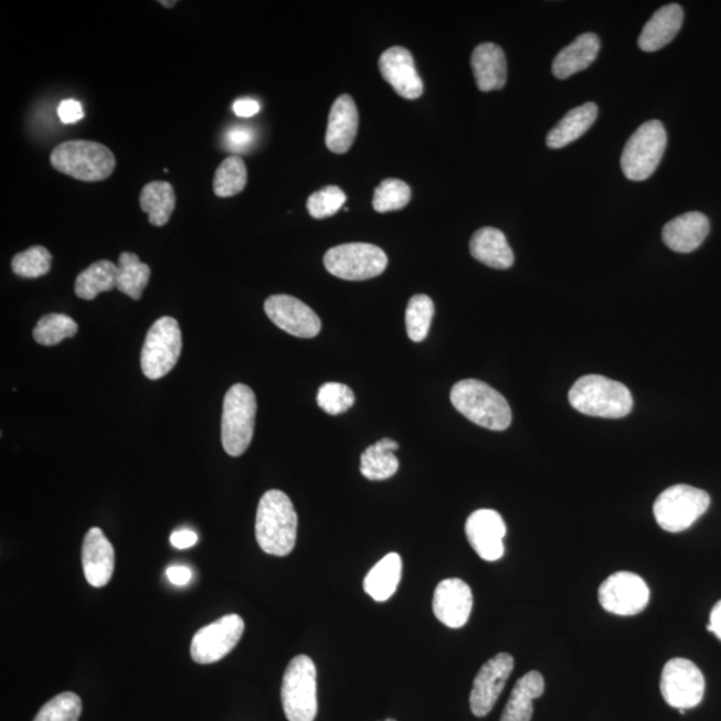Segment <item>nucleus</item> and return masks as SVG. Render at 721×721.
Returning <instances> with one entry per match:
<instances>
[{
	"label": "nucleus",
	"mask_w": 721,
	"mask_h": 721,
	"mask_svg": "<svg viewBox=\"0 0 721 721\" xmlns=\"http://www.w3.org/2000/svg\"><path fill=\"white\" fill-rule=\"evenodd\" d=\"M298 516L289 496L272 489L261 497L255 517V538L267 554L285 558L295 550Z\"/></svg>",
	"instance_id": "1"
},
{
	"label": "nucleus",
	"mask_w": 721,
	"mask_h": 721,
	"mask_svg": "<svg viewBox=\"0 0 721 721\" xmlns=\"http://www.w3.org/2000/svg\"><path fill=\"white\" fill-rule=\"evenodd\" d=\"M452 405L471 423L501 432L512 423V411L503 395L478 380H463L452 388Z\"/></svg>",
	"instance_id": "2"
},
{
	"label": "nucleus",
	"mask_w": 721,
	"mask_h": 721,
	"mask_svg": "<svg viewBox=\"0 0 721 721\" xmlns=\"http://www.w3.org/2000/svg\"><path fill=\"white\" fill-rule=\"evenodd\" d=\"M568 399L574 410L592 417L623 418L634 407L627 386L597 374L584 375L574 382Z\"/></svg>",
	"instance_id": "3"
},
{
	"label": "nucleus",
	"mask_w": 721,
	"mask_h": 721,
	"mask_svg": "<svg viewBox=\"0 0 721 721\" xmlns=\"http://www.w3.org/2000/svg\"><path fill=\"white\" fill-rule=\"evenodd\" d=\"M50 162L63 174L85 182L107 180L117 165L110 149L91 140H68L57 145L51 152Z\"/></svg>",
	"instance_id": "4"
},
{
	"label": "nucleus",
	"mask_w": 721,
	"mask_h": 721,
	"mask_svg": "<svg viewBox=\"0 0 721 721\" xmlns=\"http://www.w3.org/2000/svg\"><path fill=\"white\" fill-rule=\"evenodd\" d=\"M257 399L251 388L235 384L223 400L222 445L229 456L244 455L254 435Z\"/></svg>",
	"instance_id": "5"
},
{
	"label": "nucleus",
	"mask_w": 721,
	"mask_h": 721,
	"mask_svg": "<svg viewBox=\"0 0 721 721\" xmlns=\"http://www.w3.org/2000/svg\"><path fill=\"white\" fill-rule=\"evenodd\" d=\"M280 699L289 721H315L318 712L317 668L309 656L298 655L287 666Z\"/></svg>",
	"instance_id": "6"
},
{
	"label": "nucleus",
	"mask_w": 721,
	"mask_h": 721,
	"mask_svg": "<svg viewBox=\"0 0 721 721\" xmlns=\"http://www.w3.org/2000/svg\"><path fill=\"white\" fill-rule=\"evenodd\" d=\"M711 497L689 485H674L657 497L654 515L657 524L667 532L686 531L710 508Z\"/></svg>",
	"instance_id": "7"
},
{
	"label": "nucleus",
	"mask_w": 721,
	"mask_h": 721,
	"mask_svg": "<svg viewBox=\"0 0 721 721\" xmlns=\"http://www.w3.org/2000/svg\"><path fill=\"white\" fill-rule=\"evenodd\" d=\"M667 148V131L660 120H648L625 144L622 156L624 176L630 181H646L661 162Z\"/></svg>",
	"instance_id": "8"
},
{
	"label": "nucleus",
	"mask_w": 721,
	"mask_h": 721,
	"mask_svg": "<svg viewBox=\"0 0 721 721\" xmlns=\"http://www.w3.org/2000/svg\"><path fill=\"white\" fill-rule=\"evenodd\" d=\"M182 352L180 324L172 317H161L152 325L144 343L140 365L149 380H159L177 365Z\"/></svg>",
	"instance_id": "9"
},
{
	"label": "nucleus",
	"mask_w": 721,
	"mask_h": 721,
	"mask_svg": "<svg viewBox=\"0 0 721 721\" xmlns=\"http://www.w3.org/2000/svg\"><path fill=\"white\" fill-rule=\"evenodd\" d=\"M324 265L331 276L347 280H365L381 276L388 266V257L379 246L370 244H344L325 254Z\"/></svg>",
	"instance_id": "10"
},
{
	"label": "nucleus",
	"mask_w": 721,
	"mask_h": 721,
	"mask_svg": "<svg viewBox=\"0 0 721 721\" xmlns=\"http://www.w3.org/2000/svg\"><path fill=\"white\" fill-rule=\"evenodd\" d=\"M660 691L668 706L679 711L691 710L704 698V675L691 660L676 657L662 668Z\"/></svg>",
	"instance_id": "11"
},
{
	"label": "nucleus",
	"mask_w": 721,
	"mask_h": 721,
	"mask_svg": "<svg viewBox=\"0 0 721 721\" xmlns=\"http://www.w3.org/2000/svg\"><path fill=\"white\" fill-rule=\"evenodd\" d=\"M245 632L244 618L226 615L197 632L190 655L197 665H213L237 647Z\"/></svg>",
	"instance_id": "12"
},
{
	"label": "nucleus",
	"mask_w": 721,
	"mask_h": 721,
	"mask_svg": "<svg viewBox=\"0 0 721 721\" xmlns=\"http://www.w3.org/2000/svg\"><path fill=\"white\" fill-rule=\"evenodd\" d=\"M649 589L639 574L617 572L600 585L598 602L609 614L635 616L647 608Z\"/></svg>",
	"instance_id": "13"
},
{
	"label": "nucleus",
	"mask_w": 721,
	"mask_h": 721,
	"mask_svg": "<svg viewBox=\"0 0 721 721\" xmlns=\"http://www.w3.org/2000/svg\"><path fill=\"white\" fill-rule=\"evenodd\" d=\"M515 668L512 655L502 653L485 662L478 671L470 692V710L484 718L494 710Z\"/></svg>",
	"instance_id": "14"
},
{
	"label": "nucleus",
	"mask_w": 721,
	"mask_h": 721,
	"mask_svg": "<svg viewBox=\"0 0 721 721\" xmlns=\"http://www.w3.org/2000/svg\"><path fill=\"white\" fill-rule=\"evenodd\" d=\"M265 312L279 329L299 338H312L321 331L320 317L298 298L277 295L265 301Z\"/></svg>",
	"instance_id": "15"
},
{
	"label": "nucleus",
	"mask_w": 721,
	"mask_h": 721,
	"mask_svg": "<svg viewBox=\"0 0 721 721\" xmlns=\"http://www.w3.org/2000/svg\"><path fill=\"white\" fill-rule=\"evenodd\" d=\"M465 533L475 552L485 561H497L503 556L507 534L506 521L494 509H478L468 517Z\"/></svg>",
	"instance_id": "16"
},
{
	"label": "nucleus",
	"mask_w": 721,
	"mask_h": 721,
	"mask_svg": "<svg viewBox=\"0 0 721 721\" xmlns=\"http://www.w3.org/2000/svg\"><path fill=\"white\" fill-rule=\"evenodd\" d=\"M471 608L474 595L462 579H446L437 585L433 595V614L446 627L463 628L469 621Z\"/></svg>",
	"instance_id": "17"
},
{
	"label": "nucleus",
	"mask_w": 721,
	"mask_h": 721,
	"mask_svg": "<svg viewBox=\"0 0 721 721\" xmlns=\"http://www.w3.org/2000/svg\"><path fill=\"white\" fill-rule=\"evenodd\" d=\"M380 73L400 97L417 99L424 93V83L414 65L413 55L404 47H391L380 56Z\"/></svg>",
	"instance_id": "18"
},
{
	"label": "nucleus",
	"mask_w": 721,
	"mask_h": 721,
	"mask_svg": "<svg viewBox=\"0 0 721 721\" xmlns=\"http://www.w3.org/2000/svg\"><path fill=\"white\" fill-rule=\"evenodd\" d=\"M83 573L94 589H104L114 574L115 552L110 541L100 528H92L82 547Z\"/></svg>",
	"instance_id": "19"
},
{
	"label": "nucleus",
	"mask_w": 721,
	"mask_h": 721,
	"mask_svg": "<svg viewBox=\"0 0 721 721\" xmlns=\"http://www.w3.org/2000/svg\"><path fill=\"white\" fill-rule=\"evenodd\" d=\"M360 117L356 102L350 95H341L331 106L328 120L327 148L335 155H344L354 144L359 131Z\"/></svg>",
	"instance_id": "20"
},
{
	"label": "nucleus",
	"mask_w": 721,
	"mask_h": 721,
	"mask_svg": "<svg viewBox=\"0 0 721 721\" xmlns=\"http://www.w3.org/2000/svg\"><path fill=\"white\" fill-rule=\"evenodd\" d=\"M710 233V221L703 213L691 212L669 221L662 229V241L676 253H691L703 244Z\"/></svg>",
	"instance_id": "21"
},
{
	"label": "nucleus",
	"mask_w": 721,
	"mask_h": 721,
	"mask_svg": "<svg viewBox=\"0 0 721 721\" xmlns=\"http://www.w3.org/2000/svg\"><path fill=\"white\" fill-rule=\"evenodd\" d=\"M471 68L481 92L500 91L508 78L507 56L495 43H483L471 54Z\"/></svg>",
	"instance_id": "22"
},
{
	"label": "nucleus",
	"mask_w": 721,
	"mask_h": 721,
	"mask_svg": "<svg viewBox=\"0 0 721 721\" xmlns=\"http://www.w3.org/2000/svg\"><path fill=\"white\" fill-rule=\"evenodd\" d=\"M685 21V12L679 4H667L649 19L639 36V46L647 53L666 47L675 40Z\"/></svg>",
	"instance_id": "23"
},
{
	"label": "nucleus",
	"mask_w": 721,
	"mask_h": 721,
	"mask_svg": "<svg viewBox=\"0 0 721 721\" xmlns=\"http://www.w3.org/2000/svg\"><path fill=\"white\" fill-rule=\"evenodd\" d=\"M469 248L474 258L494 269L507 271L515 264L512 248L508 244L506 234L499 229L477 230L470 240Z\"/></svg>",
	"instance_id": "24"
},
{
	"label": "nucleus",
	"mask_w": 721,
	"mask_h": 721,
	"mask_svg": "<svg viewBox=\"0 0 721 721\" xmlns=\"http://www.w3.org/2000/svg\"><path fill=\"white\" fill-rule=\"evenodd\" d=\"M600 51V40L596 34L586 33L574 40L554 57L552 73L559 79L583 72L596 61Z\"/></svg>",
	"instance_id": "25"
},
{
	"label": "nucleus",
	"mask_w": 721,
	"mask_h": 721,
	"mask_svg": "<svg viewBox=\"0 0 721 721\" xmlns=\"http://www.w3.org/2000/svg\"><path fill=\"white\" fill-rule=\"evenodd\" d=\"M545 681L541 674L531 671L516 682L500 721H531L533 701L542 697Z\"/></svg>",
	"instance_id": "26"
},
{
	"label": "nucleus",
	"mask_w": 721,
	"mask_h": 721,
	"mask_svg": "<svg viewBox=\"0 0 721 721\" xmlns=\"http://www.w3.org/2000/svg\"><path fill=\"white\" fill-rule=\"evenodd\" d=\"M598 108L593 102L572 108L565 117L548 134L547 145L551 149H561L579 139L597 119Z\"/></svg>",
	"instance_id": "27"
},
{
	"label": "nucleus",
	"mask_w": 721,
	"mask_h": 721,
	"mask_svg": "<svg viewBox=\"0 0 721 721\" xmlns=\"http://www.w3.org/2000/svg\"><path fill=\"white\" fill-rule=\"evenodd\" d=\"M402 574V559L399 553H388L381 559L363 580V591L375 602L391 598L397 591Z\"/></svg>",
	"instance_id": "28"
},
{
	"label": "nucleus",
	"mask_w": 721,
	"mask_h": 721,
	"mask_svg": "<svg viewBox=\"0 0 721 721\" xmlns=\"http://www.w3.org/2000/svg\"><path fill=\"white\" fill-rule=\"evenodd\" d=\"M400 446L394 439L382 438L370 445L361 456V474L370 481H382L397 474L400 463L394 455Z\"/></svg>",
	"instance_id": "29"
},
{
	"label": "nucleus",
	"mask_w": 721,
	"mask_h": 721,
	"mask_svg": "<svg viewBox=\"0 0 721 721\" xmlns=\"http://www.w3.org/2000/svg\"><path fill=\"white\" fill-rule=\"evenodd\" d=\"M139 202L142 212L149 214L151 225L165 226L176 209L174 189L169 182H150L142 189Z\"/></svg>",
	"instance_id": "30"
},
{
	"label": "nucleus",
	"mask_w": 721,
	"mask_h": 721,
	"mask_svg": "<svg viewBox=\"0 0 721 721\" xmlns=\"http://www.w3.org/2000/svg\"><path fill=\"white\" fill-rule=\"evenodd\" d=\"M117 287V264L102 259L88 266L75 280V295L86 301Z\"/></svg>",
	"instance_id": "31"
},
{
	"label": "nucleus",
	"mask_w": 721,
	"mask_h": 721,
	"mask_svg": "<svg viewBox=\"0 0 721 721\" xmlns=\"http://www.w3.org/2000/svg\"><path fill=\"white\" fill-rule=\"evenodd\" d=\"M151 271L149 265L140 263L137 254L125 252L119 255L117 264V289L132 299H140L149 284Z\"/></svg>",
	"instance_id": "32"
},
{
	"label": "nucleus",
	"mask_w": 721,
	"mask_h": 721,
	"mask_svg": "<svg viewBox=\"0 0 721 721\" xmlns=\"http://www.w3.org/2000/svg\"><path fill=\"white\" fill-rule=\"evenodd\" d=\"M247 170L244 159L232 156L225 159L215 171L213 189L216 197L229 198L244 191Z\"/></svg>",
	"instance_id": "33"
},
{
	"label": "nucleus",
	"mask_w": 721,
	"mask_h": 721,
	"mask_svg": "<svg viewBox=\"0 0 721 721\" xmlns=\"http://www.w3.org/2000/svg\"><path fill=\"white\" fill-rule=\"evenodd\" d=\"M433 317H435V304L430 296L417 295L411 298L406 306L405 324L407 336L413 342L425 340L430 333Z\"/></svg>",
	"instance_id": "34"
},
{
	"label": "nucleus",
	"mask_w": 721,
	"mask_h": 721,
	"mask_svg": "<svg viewBox=\"0 0 721 721\" xmlns=\"http://www.w3.org/2000/svg\"><path fill=\"white\" fill-rule=\"evenodd\" d=\"M78 333V324L65 315H47L38 321L34 329V340L43 347H54L66 338Z\"/></svg>",
	"instance_id": "35"
},
{
	"label": "nucleus",
	"mask_w": 721,
	"mask_h": 721,
	"mask_svg": "<svg viewBox=\"0 0 721 721\" xmlns=\"http://www.w3.org/2000/svg\"><path fill=\"white\" fill-rule=\"evenodd\" d=\"M411 198L412 190L407 183L389 178L375 188L373 208L379 213L397 212L411 202Z\"/></svg>",
	"instance_id": "36"
},
{
	"label": "nucleus",
	"mask_w": 721,
	"mask_h": 721,
	"mask_svg": "<svg viewBox=\"0 0 721 721\" xmlns=\"http://www.w3.org/2000/svg\"><path fill=\"white\" fill-rule=\"evenodd\" d=\"M82 700L74 692H63L47 701L34 721H79Z\"/></svg>",
	"instance_id": "37"
},
{
	"label": "nucleus",
	"mask_w": 721,
	"mask_h": 721,
	"mask_svg": "<svg viewBox=\"0 0 721 721\" xmlns=\"http://www.w3.org/2000/svg\"><path fill=\"white\" fill-rule=\"evenodd\" d=\"M53 255L43 246H33L15 255L12 259V271L19 277L38 278L46 276L51 269Z\"/></svg>",
	"instance_id": "38"
},
{
	"label": "nucleus",
	"mask_w": 721,
	"mask_h": 721,
	"mask_svg": "<svg viewBox=\"0 0 721 721\" xmlns=\"http://www.w3.org/2000/svg\"><path fill=\"white\" fill-rule=\"evenodd\" d=\"M354 401L352 389L340 384V382H328L320 388L317 394L318 406L331 416L348 412L354 405Z\"/></svg>",
	"instance_id": "39"
},
{
	"label": "nucleus",
	"mask_w": 721,
	"mask_h": 721,
	"mask_svg": "<svg viewBox=\"0 0 721 721\" xmlns=\"http://www.w3.org/2000/svg\"><path fill=\"white\" fill-rule=\"evenodd\" d=\"M344 202H347V195L340 188L327 187L311 194L306 202V208L312 219L324 220L340 212Z\"/></svg>",
	"instance_id": "40"
},
{
	"label": "nucleus",
	"mask_w": 721,
	"mask_h": 721,
	"mask_svg": "<svg viewBox=\"0 0 721 721\" xmlns=\"http://www.w3.org/2000/svg\"><path fill=\"white\" fill-rule=\"evenodd\" d=\"M255 134L251 127L234 126L225 136L226 149L234 152H244L252 148Z\"/></svg>",
	"instance_id": "41"
},
{
	"label": "nucleus",
	"mask_w": 721,
	"mask_h": 721,
	"mask_svg": "<svg viewBox=\"0 0 721 721\" xmlns=\"http://www.w3.org/2000/svg\"><path fill=\"white\" fill-rule=\"evenodd\" d=\"M57 117H60L62 124L74 125L85 117V113H83L81 102L65 99L62 100L60 107H57Z\"/></svg>",
	"instance_id": "42"
},
{
	"label": "nucleus",
	"mask_w": 721,
	"mask_h": 721,
	"mask_svg": "<svg viewBox=\"0 0 721 721\" xmlns=\"http://www.w3.org/2000/svg\"><path fill=\"white\" fill-rule=\"evenodd\" d=\"M170 541L177 550H188L197 544L198 534L190 529H181L171 534Z\"/></svg>",
	"instance_id": "43"
},
{
	"label": "nucleus",
	"mask_w": 721,
	"mask_h": 721,
	"mask_svg": "<svg viewBox=\"0 0 721 721\" xmlns=\"http://www.w3.org/2000/svg\"><path fill=\"white\" fill-rule=\"evenodd\" d=\"M166 576H168L171 584L183 586L190 583L191 577H193V572L188 566L172 565L166 571Z\"/></svg>",
	"instance_id": "44"
},
{
	"label": "nucleus",
	"mask_w": 721,
	"mask_h": 721,
	"mask_svg": "<svg viewBox=\"0 0 721 721\" xmlns=\"http://www.w3.org/2000/svg\"><path fill=\"white\" fill-rule=\"evenodd\" d=\"M233 110L241 118H252L261 110V105L252 98H242L234 102Z\"/></svg>",
	"instance_id": "45"
},
{
	"label": "nucleus",
	"mask_w": 721,
	"mask_h": 721,
	"mask_svg": "<svg viewBox=\"0 0 721 721\" xmlns=\"http://www.w3.org/2000/svg\"><path fill=\"white\" fill-rule=\"evenodd\" d=\"M708 630L713 632V634L721 640V600L717 605H714L711 612Z\"/></svg>",
	"instance_id": "46"
},
{
	"label": "nucleus",
	"mask_w": 721,
	"mask_h": 721,
	"mask_svg": "<svg viewBox=\"0 0 721 721\" xmlns=\"http://www.w3.org/2000/svg\"><path fill=\"white\" fill-rule=\"evenodd\" d=\"M161 4H163L165 8H172V6L177 4V2H161Z\"/></svg>",
	"instance_id": "47"
},
{
	"label": "nucleus",
	"mask_w": 721,
	"mask_h": 721,
	"mask_svg": "<svg viewBox=\"0 0 721 721\" xmlns=\"http://www.w3.org/2000/svg\"><path fill=\"white\" fill-rule=\"evenodd\" d=\"M385 721H397V720H394V719H386Z\"/></svg>",
	"instance_id": "48"
}]
</instances>
